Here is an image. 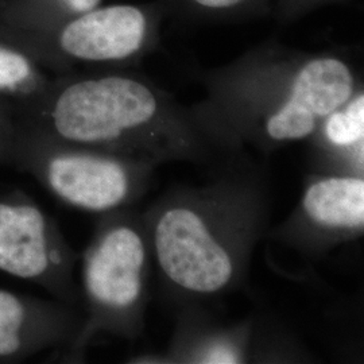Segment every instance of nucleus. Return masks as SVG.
I'll return each mask as SVG.
<instances>
[{"label":"nucleus","instance_id":"nucleus-1","mask_svg":"<svg viewBox=\"0 0 364 364\" xmlns=\"http://www.w3.org/2000/svg\"><path fill=\"white\" fill-rule=\"evenodd\" d=\"M19 122L54 139L154 166L207 162L235 151L203 103L182 105L151 80L124 68L54 75Z\"/></svg>","mask_w":364,"mask_h":364},{"label":"nucleus","instance_id":"nucleus-2","mask_svg":"<svg viewBox=\"0 0 364 364\" xmlns=\"http://www.w3.org/2000/svg\"><path fill=\"white\" fill-rule=\"evenodd\" d=\"M142 218L162 285L188 305L243 284L267 228L269 200L260 177L234 170L203 186L170 189Z\"/></svg>","mask_w":364,"mask_h":364},{"label":"nucleus","instance_id":"nucleus-3","mask_svg":"<svg viewBox=\"0 0 364 364\" xmlns=\"http://www.w3.org/2000/svg\"><path fill=\"white\" fill-rule=\"evenodd\" d=\"M204 82L208 99L203 105L234 150L245 144L274 150L309 139L323 119L362 87L347 55L278 43L209 70Z\"/></svg>","mask_w":364,"mask_h":364},{"label":"nucleus","instance_id":"nucleus-4","mask_svg":"<svg viewBox=\"0 0 364 364\" xmlns=\"http://www.w3.org/2000/svg\"><path fill=\"white\" fill-rule=\"evenodd\" d=\"M85 314L68 359H81L100 333L134 340L144 332L153 258L144 218L130 208L102 215L82 254Z\"/></svg>","mask_w":364,"mask_h":364},{"label":"nucleus","instance_id":"nucleus-5","mask_svg":"<svg viewBox=\"0 0 364 364\" xmlns=\"http://www.w3.org/2000/svg\"><path fill=\"white\" fill-rule=\"evenodd\" d=\"M7 165L30 174L66 205L97 215L132 207L147 192L156 168L54 139L18 117Z\"/></svg>","mask_w":364,"mask_h":364},{"label":"nucleus","instance_id":"nucleus-6","mask_svg":"<svg viewBox=\"0 0 364 364\" xmlns=\"http://www.w3.org/2000/svg\"><path fill=\"white\" fill-rule=\"evenodd\" d=\"M165 1L97 6L52 31L26 30L25 53L55 75L76 65L126 68L154 50Z\"/></svg>","mask_w":364,"mask_h":364},{"label":"nucleus","instance_id":"nucleus-7","mask_svg":"<svg viewBox=\"0 0 364 364\" xmlns=\"http://www.w3.org/2000/svg\"><path fill=\"white\" fill-rule=\"evenodd\" d=\"M77 252L58 224L23 192L0 197V272L28 281L75 306Z\"/></svg>","mask_w":364,"mask_h":364},{"label":"nucleus","instance_id":"nucleus-8","mask_svg":"<svg viewBox=\"0 0 364 364\" xmlns=\"http://www.w3.org/2000/svg\"><path fill=\"white\" fill-rule=\"evenodd\" d=\"M363 230V176L336 174L312 177L278 232L290 243L316 252L356 239Z\"/></svg>","mask_w":364,"mask_h":364},{"label":"nucleus","instance_id":"nucleus-9","mask_svg":"<svg viewBox=\"0 0 364 364\" xmlns=\"http://www.w3.org/2000/svg\"><path fill=\"white\" fill-rule=\"evenodd\" d=\"M82 316L60 299H42L0 289V363H21L39 352L68 350Z\"/></svg>","mask_w":364,"mask_h":364},{"label":"nucleus","instance_id":"nucleus-10","mask_svg":"<svg viewBox=\"0 0 364 364\" xmlns=\"http://www.w3.org/2000/svg\"><path fill=\"white\" fill-rule=\"evenodd\" d=\"M251 326L228 329L203 328L198 331L183 318L178 326L170 358L178 363H246L250 358Z\"/></svg>","mask_w":364,"mask_h":364},{"label":"nucleus","instance_id":"nucleus-11","mask_svg":"<svg viewBox=\"0 0 364 364\" xmlns=\"http://www.w3.org/2000/svg\"><path fill=\"white\" fill-rule=\"evenodd\" d=\"M309 139L323 151L347 162L352 174L363 176V85L346 103L328 114Z\"/></svg>","mask_w":364,"mask_h":364},{"label":"nucleus","instance_id":"nucleus-12","mask_svg":"<svg viewBox=\"0 0 364 364\" xmlns=\"http://www.w3.org/2000/svg\"><path fill=\"white\" fill-rule=\"evenodd\" d=\"M103 0H1L0 22L30 31H52Z\"/></svg>","mask_w":364,"mask_h":364},{"label":"nucleus","instance_id":"nucleus-13","mask_svg":"<svg viewBox=\"0 0 364 364\" xmlns=\"http://www.w3.org/2000/svg\"><path fill=\"white\" fill-rule=\"evenodd\" d=\"M52 78L26 53L0 42V97L14 103L16 111L34 105Z\"/></svg>","mask_w":364,"mask_h":364},{"label":"nucleus","instance_id":"nucleus-14","mask_svg":"<svg viewBox=\"0 0 364 364\" xmlns=\"http://www.w3.org/2000/svg\"><path fill=\"white\" fill-rule=\"evenodd\" d=\"M182 13L201 18H239L266 10L270 0H170Z\"/></svg>","mask_w":364,"mask_h":364},{"label":"nucleus","instance_id":"nucleus-15","mask_svg":"<svg viewBox=\"0 0 364 364\" xmlns=\"http://www.w3.org/2000/svg\"><path fill=\"white\" fill-rule=\"evenodd\" d=\"M16 129L15 105L0 97V165H7L10 147Z\"/></svg>","mask_w":364,"mask_h":364},{"label":"nucleus","instance_id":"nucleus-16","mask_svg":"<svg viewBox=\"0 0 364 364\" xmlns=\"http://www.w3.org/2000/svg\"><path fill=\"white\" fill-rule=\"evenodd\" d=\"M343 0H277L275 14L281 23L296 21L314 9Z\"/></svg>","mask_w":364,"mask_h":364},{"label":"nucleus","instance_id":"nucleus-17","mask_svg":"<svg viewBox=\"0 0 364 364\" xmlns=\"http://www.w3.org/2000/svg\"><path fill=\"white\" fill-rule=\"evenodd\" d=\"M0 7H1V0H0ZM11 33H13V28H11V27H9L7 25H4V23L0 22V42L7 43V41L10 38Z\"/></svg>","mask_w":364,"mask_h":364}]
</instances>
